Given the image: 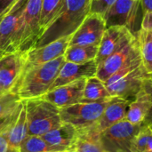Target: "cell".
<instances>
[{"label": "cell", "mask_w": 152, "mask_h": 152, "mask_svg": "<svg viewBox=\"0 0 152 152\" xmlns=\"http://www.w3.org/2000/svg\"><path fill=\"white\" fill-rule=\"evenodd\" d=\"M65 151L58 147H54L47 143L41 136L28 135L21 142L19 152H54Z\"/></svg>", "instance_id": "obj_26"}, {"label": "cell", "mask_w": 152, "mask_h": 152, "mask_svg": "<svg viewBox=\"0 0 152 152\" xmlns=\"http://www.w3.org/2000/svg\"><path fill=\"white\" fill-rule=\"evenodd\" d=\"M25 101L28 135L41 136L61 124L60 109L43 97Z\"/></svg>", "instance_id": "obj_3"}, {"label": "cell", "mask_w": 152, "mask_h": 152, "mask_svg": "<svg viewBox=\"0 0 152 152\" xmlns=\"http://www.w3.org/2000/svg\"><path fill=\"white\" fill-rule=\"evenodd\" d=\"M42 0H28L21 16L20 32L16 41V51L25 53L35 47L41 35Z\"/></svg>", "instance_id": "obj_5"}, {"label": "cell", "mask_w": 152, "mask_h": 152, "mask_svg": "<svg viewBox=\"0 0 152 152\" xmlns=\"http://www.w3.org/2000/svg\"><path fill=\"white\" fill-rule=\"evenodd\" d=\"M92 0H66L61 13L42 33L35 47L71 36L89 15Z\"/></svg>", "instance_id": "obj_2"}, {"label": "cell", "mask_w": 152, "mask_h": 152, "mask_svg": "<svg viewBox=\"0 0 152 152\" xmlns=\"http://www.w3.org/2000/svg\"><path fill=\"white\" fill-rule=\"evenodd\" d=\"M134 152H152V126H143L135 137Z\"/></svg>", "instance_id": "obj_27"}, {"label": "cell", "mask_w": 152, "mask_h": 152, "mask_svg": "<svg viewBox=\"0 0 152 152\" xmlns=\"http://www.w3.org/2000/svg\"><path fill=\"white\" fill-rule=\"evenodd\" d=\"M68 152H77V151H75V150H72V151H69Z\"/></svg>", "instance_id": "obj_37"}, {"label": "cell", "mask_w": 152, "mask_h": 152, "mask_svg": "<svg viewBox=\"0 0 152 152\" xmlns=\"http://www.w3.org/2000/svg\"><path fill=\"white\" fill-rule=\"evenodd\" d=\"M0 152H19V151H16L9 146L4 133H0Z\"/></svg>", "instance_id": "obj_34"}, {"label": "cell", "mask_w": 152, "mask_h": 152, "mask_svg": "<svg viewBox=\"0 0 152 152\" xmlns=\"http://www.w3.org/2000/svg\"><path fill=\"white\" fill-rule=\"evenodd\" d=\"M142 127V124L134 125L124 119L101 132L105 152H134V140Z\"/></svg>", "instance_id": "obj_4"}, {"label": "cell", "mask_w": 152, "mask_h": 152, "mask_svg": "<svg viewBox=\"0 0 152 152\" xmlns=\"http://www.w3.org/2000/svg\"><path fill=\"white\" fill-rule=\"evenodd\" d=\"M27 2L28 0H18L0 20V50L6 53L17 52L16 41Z\"/></svg>", "instance_id": "obj_7"}, {"label": "cell", "mask_w": 152, "mask_h": 152, "mask_svg": "<svg viewBox=\"0 0 152 152\" xmlns=\"http://www.w3.org/2000/svg\"><path fill=\"white\" fill-rule=\"evenodd\" d=\"M140 27L145 30H152V11L142 13Z\"/></svg>", "instance_id": "obj_32"}, {"label": "cell", "mask_w": 152, "mask_h": 152, "mask_svg": "<svg viewBox=\"0 0 152 152\" xmlns=\"http://www.w3.org/2000/svg\"><path fill=\"white\" fill-rule=\"evenodd\" d=\"M148 74L143 64H142L116 82L106 86V87L111 96L133 101L142 90L143 79Z\"/></svg>", "instance_id": "obj_12"}, {"label": "cell", "mask_w": 152, "mask_h": 152, "mask_svg": "<svg viewBox=\"0 0 152 152\" xmlns=\"http://www.w3.org/2000/svg\"><path fill=\"white\" fill-rule=\"evenodd\" d=\"M22 100L14 92H6L0 94V117L5 116L16 110Z\"/></svg>", "instance_id": "obj_28"}, {"label": "cell", "mask_w": 152, "mask_h": 152, "mask_svg": "<svg viewBox=\"0 0 152 152\" xmlns=\"http://www.w3.org/2000/svg\"><path fill=\"white\" fill-rule=\"evenodd\" d=\"M111 97L103 81L96 76L86 78L81 102H98Z\"/></svg>", "instance_id": "obj_22"}, {"label": "cell", "mask_w": 152, "mask_h": 152, "mask_svg": "<svg viewBox=\"0 0 152 152\" xmlns=\"http://www.w3.org/2000/svg\"><path fill=\"white\" fill-rule=\"evenodd\" d=\"M65 1L66 0H42L40 18L41 35L61 13Z\"/></svg>", "instance_id": "obj_24"}, {"label": "cell", "mask_w": 152, "mask_h": 152, "mask_svg": "<svg viewBox=\"0 0 152 152\" xmlns=\"http://www.w3.org/2000/svg\"><path fill=\"white\" fill-rule=\"evenodd\" d=\"M7 139L9 146L16 151H19L20 145L28 135V120L26 114L25 101L23 100V106L15 121L4 132H3Z\"/></svg>", "instance_id": "obj_20"}, {"label": "cell", "mask_w": 152, "mask_h": 152, "mask_svg": "<svg viewBox=\"0 0 152 152\" xmlns=\"http://www.w3.org/2000/svg\"><path fill=\"white\" fill-rule=\"evenodd\" d=\"M140 4L142 13L152 11V0H140Z\"/></svg>", "instance_id": "obj_35"}, {"label": "cell", "mask_w": 152, "mask_h": 152, "mask_svg": "<svg viewBox=\"0 0 152 152\" xmlns=\"http://www.w3.org/2000/svg\"><path fill=\"white\" fill-rule=\"evenodd\" d=\"M99 45H69L63 57L65 61L73 63H86L94 61Z\"/></svg>", "instance_id": "obj_23"}, {"label": "cell", "mask_w": 152, "mask_h": 152, "mask_svg": "<svg viewBox=\"0 0 152 152\" xmlns=\"http://www.w3.org/2000/svg\"><path fill=\"white\" fill-rule=\"evenodd\" d=\"M140 9H142L140 0H116L103 15L106 28L126 27L136 36L135 25Z\"/></svg>", "instance_id": "obj_8"}, {"label": "cell", "mask_w": 152, "mask_h": 152, "mask_svg": "<svg viewBox=\"0 0 152 152\" xmlns=\"http://www.w3.org/2000/svg\"><path fill=\"white\" fill-rule=\"evenodd\" d=\"M136 38L126 27L112 26L106 28L98 47L95 61L97 65Z\"/></svg>", "instance_id": "obj_11"}, {"label": "cell", "mask_w": 152, "mask_h": 152, "mask_svg": "<svg viewBox=\"0 0 152 152\" xmlns=\"http://www.w3.org/2000/svg\"><path fill=\"white\" fill-rule=\"evenodd\" d=\"M142 89L146 93L151 102V108L150 110L142 123L143 126H152V74H148L143 79L142 82Z\"/></svg>", "instance_id": "obj_29"}, {"label": "cell", "mask_w": 152, "mask_h": 152, "mask_svg": "<svg viewBox=\"0 0 152 152\" xmlns=\"http://www.w3.org/2000/svg\"><path fill=\"white\" fill-rule=\"evenodd\" d=\"M96 72H97V63L95 60L81 64L64 61L50 90L82 78H88L91 77H94L96 75Z\"/></svg>", "instance_id": "obj_16"}, {"label": "cell", "mask_w": 152, "mask_h": 152, "mask_svg": "<svg viewBox=\"0 0 152 152\" xmlns=\"http://www.w3.org/2000/svg\"><path fill=\"white\" fill-rule=\"evenodd\" d=\"M54 152H68V151H54Z\"/></svg>", "instance_id": "obj_40"}, {"label": "cell", "mask_w": 152, "mask_h": 152, "mask_svg": "<svg viewBox=\"0 0 152 152\" xmlns=\"http://www.w3.org/2000/svg\"><path fill=\"white\" fill-rule=\"evenodd\" d=\"M64 61V57L61 56L45 64L22 70L12 92L21 100L45 95L50 91Z\"/></svg>", "instance_id": "obj_1"}, {"label": "cell", "mask_w": 152, "mask_h": 152, "mask_svg": "<svg viewBox=\"0 0 152 152\" xmlns=\"http://www.w3.org/2000/svg\"><path fill=\"white\" fill-rule=\"evenodd\" d=\"M18 0H0V19L3 18Z\"/></svg>", "instance_id": "obj_33"}, {"label": "cell", "mask_w": 152, "mask_h": 152, "mask_svg": "<svg viewBox=\"0 0 152 152\" xmlns=\"http://www.w3.org/2000/svg\"><path fill=\"white\" fill-rule=\"evenodd\" d=\"M130 102L131 101L118 96H112L109 100L104 111L97 124L99 131L102 132L112 125L126 119Z\"/></svg>", "instance_id": "obj_17"}, {"label": "cell", "mask_w": 152, "mask_h": 152, "mask_svg": "<svg viewBox=\"0 0 152 152\" xmlns=\"http://www.w3.org/2000/svg\"><path fill=\"white\" fill-rule=\"evenodd\" d=\"M106 28L102 15L89 13L71 35L69 45H99Z\"/></svg>", "instance_id": "obj_9"}, {"label": "cell", "mask_w": 152, "mask_h": 152, "mask_svg": "<svg viewBox=\"0 0 152 152\" xmlns=\"http://www.w3.org/2000/svg\"><path fill=\"white\" fill-rule=\"evenodd\" d=\"M72 150L77 152H105L101 142V132L97 125L78 130Z\"/></svg>", "instance_id": "obj_19"}, {"label": "cell", "mask_w": 152, "mask_h": 152, "mask_svg": "<svg viewBox=\"0 0 152 152\" xmlns=\"http://www.w3.org/2000/svg\"><path fill=\"white\" fill-rule=\"evenodd\" d=\"M2 59H3V58H1V59H0V64H1V61H2Z\"/></svg>", "instance_id": "obj_39"}, {"label": "cell", "mask_w": 152, "mask_h": 152, "mask_svg": "<svg viewBox=\"0 0 152 152\" xmlns=\"http://www.w3.org/2000/svg\"><path fill=\"white\" fill-rule=\"evenodd\" d=\"M24 63L23 53L15 52L4 55L0 64V89L12 92L21 73Z\"/></svg>", "instance_id": "obj_15"}, {"label": "cell", "mask_w": 152, "mask_h": 152, "mask_svg": "<svg viewBox=\"0 0 152 152\" xmlns=\"http://www.w3.org/2000/svg\"><path fill=\"white\" fill-rule=\"evenodd\" d=\"M109 100L98 102H78L60 109L61 121L72 125L77 131L96 126Z\"/></svg>", "instance_id": "obj_6"}, {"label": "cell", "mask_w": 152, "mask_h": 152, "mask_svg": "<svg viewBox=\"0 0 152 152\" xmlns=\"http://www.w3.org/2000/svg\"><path fill=\"white\" fill-rule=\"evenodd\" d=\"M77 136V130L70 124L63 123L57 128L41 135L50 145L65 151H72Z\"/></svg>", "instance_id": "obj_18"}, {"label": "cell", "mask_w": 152, "mask_h": 152, "mask_svg": "<svg viewBox=\"0 0 152 152\" xmlns=\"http://www.w3.org/2000/svg\"><path fill=\"white\" fill-rule=\"evenodd\" d=\"M140 54L137 39L135 38L132 42L128 43L123 48L114 53L103 61L97 65L96 77L102 81L105 82L115 72L122 68L130 60Z\"/></svg>", "instance_id": "obj_13"}, {"label": "cell", "mask_w": 152, "mask_h": 152, "mask_svg": "<svg viewBox=\"0 0 152 152\" xmlns=\"http://www.w3.org/2000/svg\"><path fill=\"white\" fill-rule=\"evenodd\" d=\"M22 106H23V100H22L21 104L20 105V107L16 110H14L13 112H12L10 114H7L5 116H1L0 117V133H3V132L6 131L12 126V124L17 118L19 113L20 112V110H21Z\"/></svg>", "instance_id": "obj_31"}, {"label": "cell", "mask_w": 152, "mask_h": 152, "mask_svg": "<svg viewBox=\"0 0 152 152\" xmlns=\"http://www.w3.org/2000/svg\"><path fill=\"white\" fill-rule=\"evenodd\" d=\"M86 80V78H82L69 84L58 86L50 90L41 97L52 102L59 109L77 104L81 102Z\"/></svg>", "instance_id": "obj_14"}, {"label": "cell", "mask_w": 152, "mask_h": 152, "mask_svg": "<svg viewBox=\"0 0 152 152\" xmlns=\"http://www.w3.org/2000/svg\"><path fill=\"white\" fill-rule=\"evenodd\" d=\"M115 1L116 0H92L90 13H97L103 16Z\"/></svg>", "instance_id": "obj_30"}, {"label": "cell", "mask_w": 152, "mask_h": 152, "mask_svg": "<svg viewBox=\"0 0 152 152\" xmlns=\"http://www.w3.org/2000/svg\"><path fill=\"white\" fill-rule=\"evenodd\" d=\"M142 64L149 74H152V30L140 28L136 34Z\"/></svg>", "instance_id": "obj_25"}, {"label": "cell", "mask_w": 152, "mask_h": 152, "mask_svg": "<svg viewBox=\"0 0 152 152\" xmlns=\"http://www.w3.org/2000/svg\"><path fill=\"white\" fill-rule=\"evenodd\" d=\"M151 108V102L146 93L142 90L137 94L135 98L130 102L126 120L134 124H142Z\"/></svg>", "instance_id": "obj_21"}, {"label": "cell", "mask_w": 152, "mask_h": 152, "mask_svg": "<svg viewBox=\"0 0 152 152\" xmlns=\"http://www.w3.org/2000/svg\"><path fill=\"white\" fill-rule=\"evenodd\" d=\"M1 19H2V18H1ZM1 19H0V20H1Z\"/></svg>", "instance_id": "obj_41"}, {"label": "cell", "mask_w": 152, "mask_h": 152, "mask_svg": "<svg viewBox=\"0 0 152 152\" xmlns=\"http://www.w3.org/2000/svg\"><path fill=\"white\" fill-rule=\"evenodd\" d=\"M70 37L71 36L59 38L43 46L34 47L23 53L24 63L22 70L45 64L63 56L68 46L69 45Z\"/></svg>", "instance_id": "obj_10"}, {"label": "cell", "mask_w": 152, "mask_h": 152, "mask_svg": "<svg viewBox=\"0 0 152 152\" xmlns=\"http://www.w3.org/2000/svg\"><path fill=\"white\" fill-rule=\"evenodd\" d=\"M6 54H8V53H4V52H3V51L0 50V59L3 58V57H4V55H6Z\"/></svg>", "instance_id": "obj_36"}, {"label": "cell", "mask_w": 152, "mask_h": 152, "mask_svg": "<svg viewBox=\"0 0 152 152\" xmlns=\"http://www.w3.org/2000/svg\"><path fill=\"white\" fill-rule=\"evenodd\" d=\"M3 93H4V92H3V91H2V90L0 89V94H3Z\"/></svg>", "instance_id": "obj_38"}]
</instances>
